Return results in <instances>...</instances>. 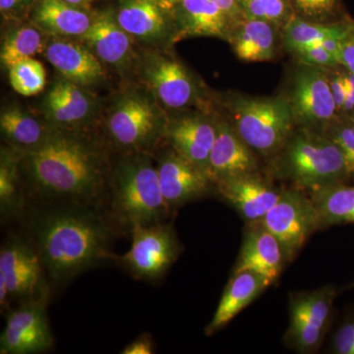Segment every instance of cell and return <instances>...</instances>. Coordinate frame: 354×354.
<instances>
[{"instance_id":"1","label":"cell","mask_w":354,"mask_h":354,"mask_svg":"<svg viewBox=\"0 0 354 354\" xmlns=\"http://www.w3.org/2000/svg\"><path fill=\"white\" fill-rule=\"evenodd\" d=\"M111 153L102 137L55 130L38 148L21 153L28 203L106 208Z\"/></svg>"},{"instance_id":"2","label":"cell","mask_w":354,"mask_h":354,"mask_svg":"<svg viewBox=\"0 0 354 354\" xmlns=\"http://www.w3.org/2000/svg\"><path fill=\"white\" fill-rule=\"evenodd\" d=\"M19 221L57 285L115 258L111 246L121 230L104 207L28 203Z\"/></svg>"},{"instance_id":"3","label":"cell","mask_w":354,"mask_h":354,"mask_svg":"<svg viewBox=\"0 0 354 354\" xmlns=\"http://www.w3.org/2000/svg\"><path fill=\"white\" fill-rule=\"evenodd\" d=\"M106 209L120 230L128 232L136 225L162 223L171 216L153 153H124L113 158Z\"/></svg>"},{"instance_id":"4","label":"cell","mask_w":354,"mask_h":354,"mask_svg":"<svg viewBox=\"0 0 354 354\" xmlns=\"http://www.w3.org/2000/svg\"><path fill=\"white\" fill-rule=\"evenodd\" d=\"M167 121L169 113L145 87L127 86L102 115V138L116 155L153 153L164 142Z\"/></svg>"},{"instance_id":"5","label":"cell","mask_w":354,"mask_h":354,"mask_svg":"<svg viewBox=\"0 0 354 354\" xmlns=\"http://www.w3.org/2000/svg\"><path fill=\"white\" fill-rule=\"evenodd\" d=\"M270 177L290 183L305 192L351 183L339 147L324 133L297 127L269 162Z\"/></svg>"},{"instance_id":"6","label":"cell","mask_w":354,"mask_h":354,"mask_svg":"<svg viewBox=\"0 0 354 354\" xmlns=\"http://www.w3.org/2000/svg\"><path fill=\"white\" fill-rule=\"evenodd\" d=\"M225 118L237 134L259 157H276L297 128L292 111L283 95L255 97L225 95Z\"/></svg>"},{"instance_id":"7","label":"cell","mask_w":354,"mask_h":354,"mask_svg":"<svg viewBox=\"0 0 354 354\" xmlns=\"http://www.w3.org/2000/svg\"><path fill=\"white\" fill-rule=\"evenodd\" d=\"M169 48H144L138 53L134 73L167 113L211 109L207 88Z\"/></svg>"},{"instance_id":"8","label":"cell","mask_w":354,"mask_h":354,"mask_svg":"<svg viewBox=\"0 0 354 354\" xmlns=\"http://www.w3.org/2000/svg\"><path fill=\"white\" fill-rule=\"evenodd\" d=\"M131 246L113 261L134 278L157 281L164 278L180 255L183 247L172 223L136 225L130 230Z\"/></svg>"},{"instance_id":"9","label":"cell","mask_w":354,"mask_h":354,"mask_svg":"<svg viewBox=\"0 0 354 354\" xmlns=\"http://www.w3.org/2000/svg\"><path fill=\"white\" fill-rule=\"evenodd\" d=\"M283 95L297 127L324 133L339 118L325 68L299 64Z\"/></svg>"},{"instance_id":"10","label":"cell","mask_w":354,"mask_h":354,"mask_svg":"<svg viewBox=\"0 0 354 354\" xmlns=\"http://www.w3.org/2000/svg\"><path fill=\"white\" fill-rule=\"evenodd\" d=\"M337 290L325 286L313 290L290 293L288 327L283 342L298 353H315L325 339L332 319Z\"/></svg>"},{"instance_id":"11","label":"cell","mask_w":354,"mask_h":354,"mask_svg":"<svg viewBox=\"0 0 354 354\" xmlns=\"http://www.w3.org/2000/svg\"><path fill=\"white\" fill-rule=\"evenodd\" d=\"M261 223L281 242L288 263L295 259L307 239L320 230L308 193L291 186L285 188L278 203Z\"/></svg>"},{"instance_id":"12","label":"cell","mask_w":354,"mask_h":354,"mask_svg":"<svg viewBox=\"0 0 354 354\" xmlns=\"http://www.w3.org/2000/svg\"><path fill=\"white\" fill-rule=\"evenodd\" d=\"M160 188L171 215L181 207L216 193L208 172L162 142L153 153Z\"/></svg>"},{"instance_id":"13","label":"cell","mask_w":354,"mask_h":354,"mask_svg":"<svg viewBox=\"0 0 354 354\" xmlns=\"http://www.w3.org/2000/svg\"><path fill=\"white\" fill-rule=\"evenodd\" d=\"M0 278L6 281L10 304L50 295L43 262L27 237L11 235L1 246Z\"/></svg>"},{"instance_id":"14","label":"cell","mask_w":354,"mask_h":354,"mask_svg":"<svg viewBox=\"0 0 354 354\" xmlns=\"http://www.w3.org/2000/svg\"><path fill=\"white\" fill-rule=\"evenodd\" d=\"M43 118L58 130L87 131L102 118V104L88 88L57 79L44 95Z\"/></svg>"},{"instance_id":"15","label":"cell","mask_w":354,"mask_h":354,"mask_svg":"<svg viewBox=\"0 0 354 354\" xmlns=\"http://www.w3.org/2000/svg\"><path fill=\"white\" fill-rule=\"evenodd\" d=\"M48 297L22 302L6 313V327L0 337L1 354H35L55 346L46 304Z\"/></svg>"},{"instance_id":"16","label":"cell","mask_w":354,"mask_h":354,"mask_svg":"<svg viewBox=\"0 0 354 354\" xmlns=\"http://www.w3.org/2000/svg\"><path fill=\"white\" fill-rule=\"evenodd\" d=\"M216 136V111L212 108L169 113L164 142L207 172Z\"/></svg>"},{"instance_id":"17","label":"cell","mask_w":354,"mask_h":354,"mask_svg":"<svg viewBox=\"0 0 354 354\" xmlns=\"http://www.w3.org/2000/svg\"><path fill=\"white\" fill-rule=\"evenodd\" d=\"M116 19L144 48H169L176 43L172 14L158 0H115Z\"/></svg>"},{"instance_id":"18","label":"cell","mask_w":354,"mask_h":354,"mask_svg":"<svg viewBox=\"0 0 354 354\" xmlns=\"http://www.w3.org/2000/svg\"><path fill=\"white\" fill-rule=\"evenodd\" d=\"M78 41L85 44L102 64L120 76L134 73L138 53L131 35L121 27L113 7L95 10V19L88 31Z\"/></svg>"},{"instance_id":"19","label":"cell","mask_w":354,"mask_h":354,"mask_svg":"<svg viewBox=\"0 0 354 354\" xmlns=\"http://www.w3.org/2000/svg\"><path fill=\"white\" fill-rule=\"evenodd\" d=\"M260 171L216 184V194L232 207L246 225L261 223L278 203L286 187L277 186Z\"/></svg>"},{"instance_id":"20","label":"cell","mask_w":354,"mask_h":354,"mask_svg":"<svg viewBox=\"0 0 354 354\" xmlns=\"http://www.w3.org/2000/svg\"><path fill=\"white\" fill-rule=\"evenodd\" d=\"M259 156L237 134L223 114L216 113V136L208 174L213 183L260 171Z\"/></svg>"},{"instance_id":"21","label":"cell","mask_w":354,"mask_h":354,"mask_svg":"<svg viewBox=\"0 0 354 354\" xmlns=\"http://www.w3.org/2000/svg\"><path fill=\"white\" fill-rule=\"evenodd\" d=\"M44 53L65 80L88 88L106 80V66L78 39L50 37Z\"/></svg>"},{"instance_id":"22","label":"cell","mask_w":354,"mask_h":354,"mask_svg":"<svg viewBox=\"0 0 354 354\" xmlns=\"http://www.w3.org/2000/svg\"><path fill=\"white\" fill-rule=\"evenodd\" d=\"M286 264L288 261L285 249L262 223L246 225L241 252L232 272H255L274 285Z\"/></svg>"},{"instance_id":"23","label":"cell","mask_w":354,"mask_h":354,"mask_svg":"<svg viewBox=\"0 0 354 354\" xmlns=\"http://www.w3.org/2000/svg\"><path fill=\"white\" fill-rule=\"evenodd\" d=\"M171 14L176 43L201 37L230 41L234 24L214 0H180Z\"/></svg>"},{"instance_id":"24","label":"cell","mask_w":354,"mask_h":354,"mask_svg":"<svg viewBox=\"0 0 354 354\" xmlns=\"http://www.w3.org/2000/svg\"><path fill=\"white\" fill-rule=\"evenodd\" d=\"M95 10L65 0H37L29 21L48 37L79 39L90 29Z\"/></svg>"},{"instance_id":"25","label":"cell","mask_w":354,"mask_h":354,"mask_svg":"<svg viewBox=\"0 0 354 354\" xmlns=\"http://www.w3.org/2000/svg\"><path fill=\"white\" fill-rule=\"evenodd\" d=\"M271 281L255 272H232L211 322L205 330L206 335H213L234 320L242 310L249 306L261 293L271 286Z\"/></svg>"},{"instance_id":"26","label":"cell","mask_w":354,"mask_h":354,"mask_svg":"<svg viewBox=\"0 0 354 354\" xmlns=\"http://www.w3.org/2000/svg\"><path fill=\"white\" fill-rule=\"evenodd\" d=\"M44 118H39L20 104H6L0 113V131L7 146L21 153L44 144L55 131Z\"/></svg>"},{"instance_id":"27","label":"cell","mask_w":354,"mask_h":354,"mask_svg":"<svg viewBox=\"0 0 354 354\" xmlns=\"http://www.w3.org/2000/svg\"><path fill=\"white\" fill-rule=\"evenodd\" d=\"M279 32L281 28L272 23L244 17L232 28L228 43L242 62H269L276 57Z\"/></svg>"},{"instance_id":"28","label":"cell","mask_w":354,"mask_h":354,"mask_svg":"<svg viewBox=\"0 0 354 354\" xmlns=\"http://www.w3.org/2000/svg\"><path fill=\"white\" fill-rule=\"evenodd\" d=\"M21 153L9 146L0 152V216L2 223L19 221L27 207V195L20 169Z\"/></svg>"},{"instance_id":"29","label":"cell","mask_w":354,"mask_h":354,"mask_svg":"<svg viewBox=\"0 0 354 354\" xmlns=\"http://www.w3.org/2000/svg\"><path fill=\"white\" fill-rule=\"evenodd\" d=\"M307 193L315 207L320 230L354 225V183L334 184Z\"/></svg>"},{"instance_id":"30","label":"cell","mask_w":354,"mask_h":354,"mask_svg":"<svg viewBox=\"0 0 354 354\" xmlns=\"http://www.w3.org/2000/svg\"><path fill=\"white\" fill-rule=\"evenodd\" d=\"M353 20L330 23L312 22L293 15L281 30V39L286 50L291 55L300 48L316 46L334 37H346Z\"/></svg>"},{"instance_id":"31","label":"cell","mask_w":354,"mask_h":354,"mask_svg":"<svg viewBox=\"0 0 354 354\" xmlns=\"http://www.w3.org/2000/svg\"><path fill=\"white\" fill-rule=\"evenodd\" d=\"M50 37L29 20L11 23L2 36L0 62L6 70L26 58L44 53Z\"/></svg>"},{"instance_id":"32","label":"cell","mask_w":354,"mask_h":354,"mask_svg":"<svg viewBox=\"0 0 354 354\" xmlns=\"http://www.w3.org/2000/svg\"><path fill=\"white\" fill-rule=\"evenodd\" d=\"M9 82L16 93L32 97L43 92L46 85V72L36 58H26L12 65L8 70Z\"/></svg>"},{"instance_id":"33","label":"cell","mask_w":354,"mask_h":354,"mask_svg":"<svg viewBox=\"0 0 354 354\" xmlns=\"http://www.w3.org/2000/svg\"><path fill=\"white\" fill-rule=\"evenodd\" d=\"M247 18L267 21L283 27L295 15L290 0H239Z\"/></svg>"},{"instance_id":"34","label":"cell","mask_w":354,"mask_h":354,"mask_svg":"<svg viewBox=\"0 0 354 354\" xmlns=\"http://www.w3.org/2000/svg\"><path fill=\"white\" fill-rule=\"evenodd\" d=\"M324 134L341 149L348 167L349 181L354 183V120L349 116H339Z\"/></svg>"},{"instance_id":"35","label":"cell","mask_w":354,"mask_h":354,"mask_svg":"<svg viewBox=\"0 0 354 354\" xmlns=\"http://www.w3.org/2000/svg\"><path fill=\"white\" fill-rule=\"evenodd\" d=\"M293 12L297 17L312 22L330 23L339 0H290ZM335 22V21H334Z\"/></svg>"},{"instance_id":"36","label":"cell","mask_w":354,"mask_h":354,"mask_svg":"<svg viewBox=\"0 0 354 354\" xmlns=\"http://www.w3.org/2000/svg\"><path fill=\"white\" fill-rule=\"evenodd\" d=\"M292 55L297 58L299 64L310 65V66L330 68V67L341 65L339 59L320 44L300 48L292 53Z\"/></svg>"},{"instance_id":"37","label":"cell","mask_w":354,"mask_h":354,"mask_svg":"<svg viewBox=\"0 0 354 354\" xmlns=\"http://www.w3.org/2000/svg\"><path fill=\"white\" fill-rule=\"evenodd\" d=\"M330 353L354 354V315L346 318L335 330L330 342Z\"/></svg>"},{"instance_id":"38","label":"cell","mask_w":354,"mask_h":354,"mask_svg":"<svg viewBox=\"0 0 354 354\" xmlns=\"http://www.w3.org/2000/svg\"><path fill=\"white\" fill-rule=\"evenodd\" d=\"M37 0H0L2 19L8 24L29 20L30 12Z\"/></svg>"},{"instance_id":"39","label":"cell","mask_w":354,"mask_h":354,"mask_svg":"<svg viewBox=\"0 0 354 354\" xmlns=\"http://www.w3.org/2000/svg\"><path fill=\"white\" fill-rule=\"evenodd\" d=\"M339 60L342 66L354 74V21H353L348 35L342 41Z\"/></svg>"},{"instance_id":"40","label":"cell","mask_w":354,"mask_h":354,"mask_svg":"<svg viewBox=\"0 0 354 354\" xmlns=\"http://www.w3.org/2000/svg\"><path fill=\"white\" fill-rule=\"evenodd\" d=\"M155 353L153 337L148 333L140 335L136 339L130 342L122 349V354H152Z\"/></svg>"},{"instance_id":"41","label":"cell","mask_w":354,"mask_h":354,"mask_svg":"<svg viewBox=\"0 0 354 354\" xmlns=\"http://www.w3.org/2000/svg\"><path fill=\"white\" fill-rule=\"evenodd\" d=\"M214 1L221 7V10L225 13L234 26L245 17L239 0H214Z\"/></svg>"},{"instance_id":"42","label":"cell","mask_w":354,"mask_h":354,"mask_svg":"<svg viewBox=\"0 0 354 354\" xmlns=\"http://www.w3.org/2000/svg\"><path fill=\"white\" fill-rule=\"evenodd\" d=\"M344 77L346 83V101L341 116H351L354 113V74L344 68Z\"/></svg>"},{"instance_id":"43","label":"cell","mask_w":354,"mask_h":354,"mask_svg":"<svg viewBox=\"0 0 354 354\" xmlns=\"http://www.w3.org/2000/svg\"><path fill=\"white\" fill-rule=\"evenodd\" d=\"M65 1L74 4V6L92 8L93 4L97 1H102V0H65Z\"/></svg>"},{"instance_id":"44","label":"cell","mask_w":354,"mask_h":354,"mask_svg":"<svg viewBox=\"0 0 354 354\" xmlns=\"http://www.w3.org/2000/svg\"><path fill=\"white\" fill-rule=\"evenodd\" d=\"M179 1H180V0H158V2L160 4V6L171 13L172 9H174V7L177 6V3H178Z\"/></svg>"},{"instance_id":"45","label":"cell","mask_w":354,"mask_h":354,"mask_svg":"<svg viewBox=\"0 0 354 354\" xmlns=\"http://www.w3.org/2000/svg\"><path fill=\"white\" fill-rule=\"evenodd\" d=\"M349 118H353V120H354V113L353 114H351V115L349 116Z\"/></svg>"},{"instance_id":"46","label":"cell","mask_w":354,"mask_h":354,"mask_svg":"<svg viewBox=\"0 0 354 354\" xmlns=\"http://www.w3.org/2000/svg\"><path fill=\"white\" fill-rule=\"evenodd\" d=\"M351 288H354V283L351 285Z\"/></svg>"}]
</instances>
